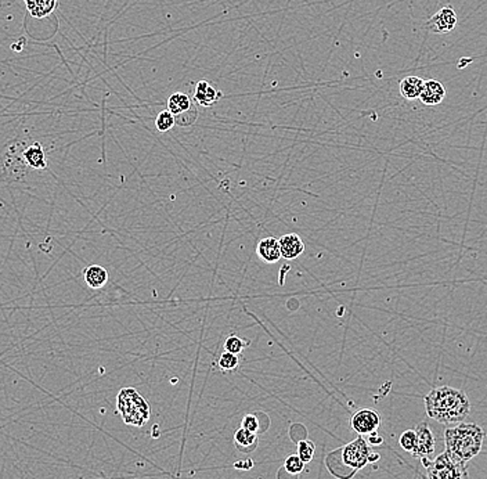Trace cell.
Wrapping results in <instances>:
<instances>
[{"label": "cell", "mask_w": 487, "mask_h": 479, "mask_svg": "<svg viewBox=\"0 0 487 479\" xmlns=\"http://www.w3.org/2000/svg\"><path fill=\"white\" fill-rule=\"evenodd\" d=\"M425 410L429 418L450 426L463 423L471 411V403L464 391L440 386L425 396Z\"/></svg>", "instance_id": "obj_1"}, {"label": "cell", "mask_w": 487, "mask_h": 479, "mask_svg": "<svg viewBox=\"0 0 487 479\" xmlns=\"http://www.w3.org/2000/svg\"><path fill=\"white\" fill-rule=\"evenodd\" d=\"M485 441V430L478 424L460 423L444 431L446 452L459 461H469L481 453Z\"/></svg>", "instance_id": "obj_2"}, {"label": "cell", "mask_w": 487, "mask_h": 479, "mask_svg": "<svg viewBox=\"0 0 487 479\" xmlns=\"http://www.w3.org/2000/svg\"><path fill=\"white\" fill-rule=\"evenodd\" d=\"M117 408L127 426L143 427L150 420V405L135 388H123L117 398Z\"/></svg>", "instance_id": "obj_3"}, {"label": "cell", "mask_w": 487, "mask_h": 479, "mask_svg": "<svg viewBox=\"0 0 487 479\" xmlns=\"http://www.w3.org/2000/svg\"><path fill=\"white\" fill-rule=\"evenodd\" d=\"M422 465L426 468L428 479H468L466 463L459 461L447 452L439 455L435 460L424 457Z\"/></svg>", "instance_id": "obj_4"}, {"label": "cell", "mask_w": 487, "mask_h": 479, "mask_svg": "<svg viewBox=\"0 0 487 479\" xmlns=\"http://www.w3.org/2000/svg\"><path fill=\"white\" fill-rule=\"evenodd\" d=\"M370 455L371 452L368 449V443L362 435L341 449L342 461L352 471H359L367 465Z\"/></svg>", "instance_id": "obj_5"}, {"label": "cell", "mask_w": 487, "mask_h": 479, "mask_svg": "<svg viewBox=\"0 0 487 479\" xmlns=\"http://www.w3.org/2000/svg\"><path fill=\"white\" fill-rule=\"evenodd\" d=\"M168 111L174 117L176 123L182 126H187L186 118H189V123H194L197 118V108L194 101L186 93L176 92L168 98Z\"/></svg>", "instance_id": "obj_6"}, {"label": "cell", "mask_w": 487, "mask_h": 479, "mask_svg": "<svg viewBox=\"0 0 487 479\" xmlns=\"http://www.w3.org/2000/svg\"><path fill=\"white\" fill-rule=\"evenodd\" d=\"M352 430L359 435H370L378 431L381 427V416L371 408H363L356 411L350 420Z\"/></svg>", "instance_id": "obj_7"}, {"label": "cell", "mask_w": 487, "mask_h": 479, "mask_svg": "<svg viewBox=\"0 0 487 479\" xmlns=\"http://www.w3.org/2000/svg\"><path fill=\"white\" fill-rule=\"evenodd\" d=\"M415 435H417V445H415L414 452L412 455L414 457H429L435 452V436L431 431V427L428 421H422L415 427Z\"/></svg>", "instance_id": "obj_8"}, {"label": "cell", "mask_w": 487, "mask_h": 479, "mask_svg": "<svg viewBox=\"0 0 487 479\" xmlns=\"http://www.w3.org/2000/svg\"><path fill=\"white\" fill-rule=\"evenodd\" d=\"M457 24V14L451 6H446L440 9L438 13L426 23V26L434 34H449L451 32Z\"/></svg>", "instance_id": "obj_9"}, {"label": "cell", "mask_w": 487, "mask_h": 479, "mask_svg": "<svg viewBox=\"0 0 487 479\" xmlns=\"http://www.w3.org/2000/svg\"><path fill=\"white\" fill-rule=\"evenodd\" d=\"M446 97V89L444 86L439 82V81H435V79H431V81H425L424 82V88H422V92L419 95V100L425 104V105H429V107H434V105H438L440 104Z\"/></svg>", "instance_id": "obj_10"}, {"label": "cell", "mask_w": 487, "mask_h": 479, "mask_svg": "<svg viewBox=\"0 0 487 479\" xmlns=\"http://www.w3.org/2000/svg\"><path fill=\"white\" fill-rule=\"evenodd\" d=\"M278 242H280L281 258H286L288 261L296 259L305 251V244L298 235H293V233L286 235L278 240Z\"/></svg>", "instance_id": "obj_11"}, {"label": "cell", "mask_w": 487, "mask_h": 479, "mask_svg": "<svg viewBox=\"0 0 487 479\" xmlns=\"http://www.w3.org/2000/svg\"><path fill=\"white\" fill-rule=\"evenodd\" d=\"M258 255L262 258L263 262L266 264H276L281 258V251H280V242L274 237H266L261 240L256 248Z\"/></svg>", "instance_id": "obj_12"}, {"label": "cell", "mask_w": 487, "mask_h": 479, "mask_svg": "<svg viewBox=\"0 0 487 479\" xmlns=\"http://www.w3.org/2000/svg\"><path fill=\"white\" fill-rule=\"evenodd\" d=\"M220 98V93L206 81H201L195 86L194 100L202 107H211Z\"/></svg>", "instance_id": "obj_13"}, {"label": "cell", "mask_w": 487, "mask_h": 479, "mask_svg": "<svg viewBox=\"0 0 487 479\" xmlns=\"http://www.w3.org/2000/svg\"><path fill=\"white\" fill-rule=\"evenodd\" d=\"M24 161L28 167L33 169H45L48 167L46 154L41 143H33L25 148Z\"/></svg>", "instance_id": "obj_14"}, {"label": "cell", "mask_w": 487, "mask_h": 479, "mask_svg": "<svg viewBox=\"0 0 487 479\" xmlns=\"http://www.w3.org/2000/svg\"><path fill=\"white\" fill-rule=\"evenodd\" d=\"M83 277L86 284L93 289H100L104 287L108 282V272L98 264H92L85 269Z\"/></svg>", "instance_id": "obj_15"}, {"label": "cell", "mask_w": 487, "mask_h": 479, "mask_svg": "<svg viewBox=\"0 0 487 479\" xmlns=\"http://www.w3.org/2000/svg\"><path fill=\"white\" fill-rule=\"evenodd\" d=\"M29 14L35 19H45L57 7V0H25Z\"/></svg>", "instance_id": "obj_16"}, {"label": "cell", "mask_w": 487, "mask_h": 479, "mask_svg": "<svg viewBox=\"0 0 487 479\" xmlns=\"http://www.w3.org/2000/svg\"><path fill=\"white\" fill-rule=\"evenodd\" d=\"M234 445L240 452L251 453L258 448V436L253 432L240 428L234 433Z\"/></svg>", "instance_id": "obj_17"}, {"label": "cell", "mask_w": 487, "mask_h": 479, "mask_svg": "<svg viewBox=\"0 0 487 479\" xmlns=\"http://www.w3.org/2000/svg\"><path fill=\"white\" fill-rule=\"evenodd\" d=\"M424 82L421 78L418 76H407L400 82V95L404 97L406 100H415L418 98L422 88H424Z\"/></svg>", "instance_id": "obj_18"}, {"label": "cell", "mask_w": 487, "mask_h": 479, "mask_svg": "<svg viewBox=\"0 0 487 479\" xmlns=\"http://www.w3.org/2000/svg\"><path fill=\"white\" fill-rule=\"evenodd\" d=\"M315 453H316V445L312 441L302 439L298 442V455L305 464H308L313 460Z\"/></svg>", "instance_id": "obj_19"}, {"label": "cell", "mask_w": 487, "mask_h": 479, "mask_svg": "<svg viewBox=\"0 0 487 479\" xmlns=\"http://www.w3.org/2000/svg\"><path fill=\"white\" fill-rule=\"evenodd\" d=\"M174 123H176V120H174V117L172 115L168 110L159 113L158 117L155 118V128L161 133H165V132L171 130L172 128L174 126Z\"/></svg>", "instance_id": "obj_20"}, {"label": "cell", "mask_w": 487, "mask_h": 479, "mask_svg": "<svg viewBox=\"0 0 487 479\" xmlns=\"http://www.w3.org/2000/svg\"><path fill=\"white\" fill-rule=\"evenodd\" d=\"M219 367L220 370L223 371H231V370H236L239 367V363H240V359H239V355H234V354H230L227 351H224L219 358Z\"/></svg>", "instance_id": "obj_21"}, {"label": "cell", "mask_w": 487, "mask_h": 479, "mask_svg": "<svg viewBox=\"0 0 487 479\" xmlns=\"http://www.w3.org/2000/svg\"><path fill=\"white\" fill-rule=\"evenodd\" d=\"M399 445L402 446L403 450L413 453L415 445H417V435H415L414 430H407V431L403 432L399 438Z\"/></svg>", "instance_id": "obj_22"}, {"label": "cell", "mask_w": 487, "mask_h": 479, "mask_svg": "<svg viewBox=\"0 0 487 479\" xmlns=\"http://www.w3.org/2000/svg\"><path fill=\"white\" fill-rule=\"evenodd\" d=\"M284 468L287 473L298 475L305 470V463L299 458L298 455H290V457H287V460L284 463Z\"/></svg>", "instance_id": "obj_23"}, {"label": "cell", "mask_w": 487, "mask_h": 479, "mask_svg": "<svg viewBox=\"0 0 487 479\" xmlns=\"http://www.w3.org/2000/svg\"><path fill=\"white\" fill-rule=\"evenodd\" d=\"M245 342L240 336H230L226 341H224V351L234 354V355H240L243 352Z\"/></svg>", "instance_id": "obj_24"}, {"label": "cell", "mask_w": 487, "mask_h": 479, "mask_svg": "<svg viewBox=\"0 0 487 479\" xmlns=\"http://www.w3.org/2000/svg\"><path fill=\"white\" fill-rule=\"evenodd\" d=\"M241 428L246 430V431L256 433L258 430H259L258 417H256L255 414H246V416H244L243 421H241Z\"/></svg>", "instance_id": "obj_25"}, {"label": "cell", "mask_w": 487, "mask_h": 479, "mask_svg": "<svg viewBox=\"0 0 487 479\" xmlns=\"http://www.w3.org/2000/svg\"><path fill=\"white\" fill-rule=\"evenodd\" d=\"M234 467L237 470H251L253 467V461L251 458H246V460H239Z\"/></svg>", "instance_id": "obj_26"}, {"label": "cell", "mask_w": 487, "mask_h": 479, "mask_svg": "<svg viewBox=\"0 0 487 479\" xmlns=\"http://www.w3.org/2000/svg\"><path fill=\"white\" fill-rule=\"evenodd\" d=\"M368 443L372 446H378V445L384 443V438L381 435H378L377 432H372L368 435Z\"/></svg>", "instance_id": "obj_27"}, {"label": "cell", "mask_w": 487, "mask_h": 479, "mask_svg": "<svg viewBox=\"0 0 487 479\" xmlns=\"http://www.w3.org/2000/svg\"><path fill=\"white\" fill-rule=\"evenodd\" d=\"M377 460H379V455H370L368 457V463H375Z\"/></svg>", "instance_id": "obj_28"}]
</instances>
